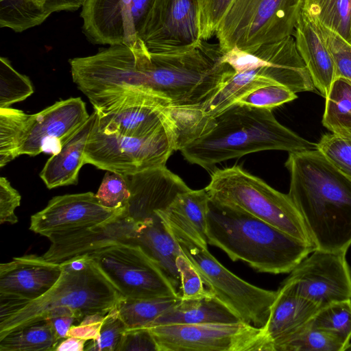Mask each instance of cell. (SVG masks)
<instances>
[{"label": "cell", "instance_id": "obj_1", "mask_svg": "<svg viewBox=\"0 0 351 351\" xmlns=\"http://www.w3.org/2000/svg\"><path fill=\"white\" fill-rule=\"evenodd\" d=\"M288 195L316 249L346 252L351 245V178L317 149L289 152Z\"/></svg>", "mask_w": 351, "mask_h": 351}, {"label": "cell", "instance_id": "obj_2", "mask_svg": "<svg viewBox=\"0 0 351 351\" xmlns=\"http://www.w3.org/2000/svg\"><path fill=\"white\" fill-rule=\"evenodd\" d=\"M208 131L181 150L184 159L207 170L225 160L266 150L316 149L280 123L271 110L234 104L212 117Z\"/></svg>", "mask_w": 351, "mask_h": 351}, {"label": "cell", "instance_id": "obj_3", "mask_svg": "<svg viewBox=\"0 0 351 351\" xmlns=\"http://www.w3.org/2000/svg\"><path fill=\"white\" fill-rule=\"evenodd\" d=\"M208 244L222 250L259 272L290 273L315 250L263 220L240 209L209 199Z\"/></svg>", "mask_w": 351, "mask_h": 351}, {"label": "cell", "instance_id": "obj_4", "mask_svg": "<svg viewBox=\"0 0 351 351\" xmlns=\"http://www.w3.org/2000/svg\"><path fill=\"white\" fill-rule=\"evenodd\" d=\"M237 64L239 72L234 71L210 99L197 105L205 116L214 117L246 93L267 85L280 84L295 93L315 90L292 36L242 51Z\"/></svg>", "mask_w": 351, "mask_h": 351}, {"label": "cell", "instance_id": "obj_5", "mask_svg": "<svg viewBox=\"0 0 351 351\" xmlns=\"http://www.w3.org/2000/svg\"><path fill=\"white\" fill-rule=\"evenodd\" d=\"M84 269L73 270L64 264L56 285L40 298L24 302H0V338L10 332L45 319L56 308H68L82 315L107 313L121 295L99 269L93 260Z\"/></svg>", "mask_w": 351, "mask_h": 351}, {"label": "cell", "instance_id": "obj_6", "mask_svg": "<svg viewBox=\"0 0 351 351\" xmlns=\"http://www.w3.org/2000/svg\"><path fill=\"white\" fill-rule=\"evenodd\" d=\"M205 190L210 200L245 211L314 246L289 195L274 189L241 166L215 169Z\"/></svg>", "mask_w": 351, "mask_h": 351}, {"label": "cell", "instance_id": "obj_7", "mask_svg": "<svg viewBox=\"0 0 351 351\" xmlns=\"http://www.w3.org/2000/svg\"><path fill=\"white\" fill-rule=\"evenodd\" d=\"M302 0H232L216 32L222 53L253 52L293 35Z\"/></svg>", "mask_w": 351, "mask_h": 351}, {"label": "cell", "instance_id": "obj_8", "mask_svg": "<svg viewBox=\"0 0 351 351\" xmlns=\"http://www.w3.org/2000/svg\"><path fill=\"white\" fill-rule=\"evenodd\" d=\"M169 229L182 253L193 263L213 295L232 309L243 322L263 328L278 291L266 290L245 282L222 265L207 247L176 230Z\"/></svg>", "mask_w": 351, "mask_h": 351}, {"label": "cell", "instance_id": "obj_9", "mask_svg": "<svg viewBox=\"0 0 351 351\" xmlns=\"http://www.w3.org/2000/svg\"><path fill=\"white\" fill-rule=\"evenodd\" d=\"M176 151L173 128L143 137L118 136L91 131L84 151V164L132 175L160 166Z\"/></svg>", "mask_w": 351, "mask_h": 351}, {"label": "cell", "instance_id": "obj_10", "mask_svg": "<svg viewBox=\"0 0 351 351\" xmlns=\"http://www.w3.org/2000/svg\"><path fill=\"white\" fill-rule=\"evenodd\" d=\"M88 255L122 298L178 296L158 267L138 245L114 243Z\"/></svg>", "mask_w": 351, "mask_h": 351}, {"label": "cell", "instance_id": "obj_11", "mask_svg": "<svg viewBox=\"0 0 351 351\" xmlns=\"http://www.w3.org/2000/svg\"><path fill=\"white\" fill-rule=\"evenodd\" d=\"M148 328L158 351H272L263 328L244 322L165 324Z\"/></svg>", "mask_w": 351, "mask_h": 351}, {"label": "cell", "instance_id": "obj_12", "mask_svg": "<svg viewBox=\"0 0 351 351\" xmlns=\"http://www.w3.org/2000/svg\"><path fill=\"white\" fill-rule=\"evenodd\" d=\"M346 254L315 250L295 266L280 287L322 307L351 299V272Z\"/></svg>", "mask_w": 351, "mask_h": 351}, {"label": "cell", "instance_id": "obj_13", "mask_svg": "<svg viewBox=\"0 0 351 351\" xmlns=\"http://www.w3.org/2000/svg\"><path fill=\"white\" fill-rule=\"evenodd\" d=\"M198 0H152L138 32L152 53L190 49L199 41Z\"/></svg>", "mask_w": 351, "mask_h": 351}, {"label": "cell", "instance_id": "obj_14", "mask_svg": "<svg viewBox=\"0 0 351 351\" xmlns=\"http://www.w3.org/2000/svg\"><path fill=\"white\" fill-rule=\"evenodd\" d=\"M89 117L80 97L60 100L39 112L29 114L19 156H36L42 152L57 154Z\"/></svg>", "mask_w": 351, "mask_h": 351}, {"label": "cell", "instance_id": "obj_15", "mask_svg": "<svg viewBox=\"0 0 351 351\" xmlns=\"http://www.w3.org/2000/svg\"><path fill=\"white\" fill-rule=\"evenodd\" d=\"M124 213L104 206L92 192L58 195L32 215L29 230L49 238L108 223Z\"/></svg>", "mask_w": 351, "mask_h": 351}, {"label": "cell", "instance_id": "obj_16", "mask_svg": "<svg viewBox=\"0 0 351 351\" xmlns=\"http://www.w3.org/2000/svg\"><path fill=\"white\" fill-rule=\"evenodd\" d=\"M125 176L130 195L124 214L134 221L157 215L158 211L169 207L180 193L190 189L166 166Z\"/></svg>", "mask_w": 351, "mask_h": 351}, {"label": "cell", "instance_id": "obj_17", "mask_svg": "<svg viewBox=\"0 0 351 351\" xmlns=\"http://www.w3.org/2000/svg\"><path fill=\"white\" fill-rule=\"evenodd\" d=\"M62 273L61 264L43 256L27 254L0 265V295L24 302L36 300L49 291Z\"/></svg>", "mask_w": 351, "mask_h": 351}, {"label": "cell", "instance_id": "obj_18", "mask_svg": "<svg viewBox=\"0 0 351 351\" xmlns=\"http://www.w3.org/2000/svg\"><path fill=\"white\" fill-rule=\"evenodd\" d=\"M132 3V0H85L80 14L85 35L95 44H134L139 38Z\"/></svg>", "mask_w": 351, "mask_h": 351}, {"label": "cell", "instance_id": "obj_19", "mask_svg": "<svg viewBox=\"0 0 351 351\" xmlns=\"http://www.w3.org/2000/svg\"><path fill=\"white\" fill-rule=\"evenodd\" d=\"M134 222L123 213L106 223L51 236L48 238L51 245L43 257L60 264L114 243H128Z\"/></svg>", "mask_w": 351, "mask_h": 351}, {"label": "cell", "instance_id": "obj_20", "mask_svg": "<svg viewBox=\"0 0 351 351\" xmlns=\"http://www.w3.org/2000/svg\"><path fill=\"white\" fill-rule=\"evenodd\" d=\"M128 243L141 247L158 267L176 293L181 297L177 260L183 253L163 220L157 215L144 220L135 221Z\"/></svg>", "mask_w": 351, "mask_h": 351}, {"label": "cell", "instance_id": "obj_21", "mask_svg": "<svg viewBox=\"0 0 351 351\" xmlns=\"http://www.w3.org/2000/svg\"><path fill=\"white\" fill-rule=\"evenodd\" d=\"M293 36L315 88L326 97L337 77L335 64L315 22L301 8Z\"/></svg>", "mask_w": 351, "mask_h": 351}, {"label": "cell", "instance_id": "obj_22", "mask_svg": "<svg viewBox=\"0 0 351 351\" xmlns=\"http://www.w3.org/2000/svg\"><path fill=\"white\" fill-rule=\"evenodd\" d=\"M322 306L280 287L263 328L272 346L300 330L314 317Z\"/></svg>", "mask_w": 351, "mask_h": 351}, {"label": "cell", "instance_id": "obj_23", "mask_svg": "<svg viewBox=\"0 0 351 351\" xmlns=\"http://www.w3.org/2000/svg\"><path fill=\"white\" fill-rule=\"evenodd\" d=\"M96 117V111L64 144L57 154L52 155L40 173V178L49 189L77 184L81 167L84 165L86 145Z\"/></svg>", "mask_w": 351, "mask_h": 351}, {"label": "cell", "instance_id": "obj_24", "mask_svg": "<svg viewBox=\"0 0 351 351\" xmlns=\"http://www.w3.org/2000/svg\"><path fill=\"white\" fill-rule=\"evenodd\" d=\"M209 197L205 189H189L180 193L173 202L156 214L167 226L207 247L206 216Z\"/></svg>", "mask_w": 351, "mask_h": 351}, {"label": "cell", "instance_id": "obj_25", "mask_svg": "<svg viewBox=\"0 0 351 351\" xmlns=\"http://www.w3.org/2000/svg\"><path fill=\"white\" fill-rule=\"evenodd\" d=\"M240 317L214 295L182 299L148 327L165 324H233ZM147 327V328H148Z\"/></svg>", "mask_w": 351, "mask_h": 351}, {"label": "cell", "instance_id": "obj_26", "mask_svg": "<svg viewBox=\"0 0 351 351\" xmlns=\"http://www.w3.org/2000/svg\"><path fill=\"white\" fill-rule=\"evenodd\" d=\"M325 98L323 125L332 134L351 138V83L336 77Z\"/></svg>", "mask_w": 351, "mask_h": 351}, {"label": "cell", "instance_id": "obj_27", "mask_svg": "<svg viewBox=\"0 0 351 351\" xmlns=\"http://www.w3.org/2000/svg\"><path fill=\"white\" fill-rule=\"evenodd\" d=\"M51 324L42 319L0 338V351H51L58 344Z\"/></svg>", "mask_w": 351, "mask_h": 351}, {"label": "cell", "instance_id": "obj_28", "mask_svg": "<svg viewBox=\"0 0 351 351\" xmlns=\"http://www.w3.org/2000/svg\"><path fill=\"white\" fill-rule=\"evenodd\" d=\"M179 296L133 299L121 298L116 304L127 328L149 326L160 315L175 306Z\"/></svg>", "mask_w": 351, "mask_h": 351}, {"label": "cell", "instance_id": "obj_29", "mask_svg": "<svg viewBox=\"0 0 351 351\" xmlns=\"http://www.w3.org/2000/svg\"><path fill=\"white\" fill-rule=\"evenodd\" d=\"M301 9L351 43V0H302Z\"/></svg>", "mask_w": 351, "mask_h": 351}, {"label": "cell", "instance_id": "obj_30", "mask_svg": "<svg viewBox=\"0 0 351 351\" xmlns=\"http://www.w3.org/2000/svg\"><path fill=\"white\" fill-rule=\"evenodd\" d=\"M337 335L310 324L273 345V351H346Z\"/></svg>", "mask_w": 351, "mask_h": 351}, {"label": "cell", "instance_id": "obj_31", "mask_svg": "<svg viewBox=\"0 0 351 351\" xmlns=\"http://www.w3.org/2000/svg\"><path fill=\"white\" fill-rule=\"evenodd\" d=\"M51 14L34 0H0V27L15 32L39 25Z\"/></svg>", "mask_w": 351, "mask_h": 351}, {"label": "cell", "instance_id": "obj_32", "mask_svg": "<svg viewBox=\"0 0 351 351\" xmlns=\"http://www.w3.org/2000/svg\"><path fill=\"white\" fill-rule=\"evenodd\" d=\"M27 114L18 109L0 108V167L19 156Z\"/></svg>", "mask_w": 351, "mask_h": 351}, {"label": "cell", "instance_id": "obj_33", "mask_svg": "<svg viewBox=\"0 0 351 351\" xmlns=\"http://www.w3.org/2000/svg\"><path fill=\"white\" fill-rule=\"evenodd\" d=\"M310 324L337 335L348 347L351 339V299L322 306Z\"/></svg>", "mask_w": 351, "mask_h": 351}, {"label": "cell", "instance_id": "obj_34", "mask_svg": "<svg viewBox=\"0 0 351 351\" xmlns=\"http://www.w3.org/2000/svg\"><path fill=\"white\" fill-rule=\"evenodd\" d=\"M34 93L29 78L19 73L9 60L0 58V108H9L22 101Z\"/></svg>", "mask_w": 351, "mask_h": 351}, {"label": "cell", "instance_id": "obj_35", "mask_svg": "<svg viewBox=\"0 0 351 351\" xmlns=\"http://www.w3.org/2000/svg\"><path fill=\"white\" fill-rule=\"evenodd\" d=\"M127 327L116 307L106 315L99 336L86 343L84 350L117 351Z\"/></svg>", "mask_w": 351, "mask_h": 351}, {"label": "cell", "instance_id": "obj_36", "mask_svg": "<svg viewBox=\"0 0 351 351\" xmlns=\"http://www.w3.org/2000/svg\"><path fill=\"white\" fill-rule=\"evenodd\" d=\"M316 149L335 167L351 178V138L326 134L316 143Z\"/></svg>", "mask_w": 351, "mask_h": 351}, {"label": "cell", "instance_id": "obj_37", "mask_svg": "<svg viewBox=\"0 0 351 351\" xmlns=\"http://www.w3.org/2000/svg\"><path fill=\"white\" fill-rule=\"evenodd\" d=\"M95 195L104 206L125 210L130 195L125 176L107 171Z\"/></svg>", "mask_w": 351, "mask_h": 351}, {"label": "cell", "instance_id": "obj_38", "mask_svg": "<svg viewBox=\"0 0 351 351\" xmlns=\"http://www.w3.org/2000/svg\"><path fill=\"white\" fill-rule=\"evenodd\" d=\"M296 98V93L287 87L280 84H271L246 93L234 104L272 110Z\"/></svg>", "mask_w": 351, "mask_h": 351}, {"label": "cell", "instance_id": "obj_39", "mask_svg": "<svg viewBox=\"0 0 351 351\" xmlns=\"http://www.w3.org/2000/svg\"><path fill=\"white\" fill-rule=\"evenodd\" d=\"M314 21L332 57L336 67L337 77L345 78L351 83V43L334 31Z\"/></svg>", "mask_w": 351, "mask_h": 351}, {"label": "cell", "instance_id": "obj_40", "mask_svg": "<svg viewBox=\"0 0 351 351\" xmlns=\"http://www.w3.org/2000/svg\"><path fill=\"white\" fill-rule=\"evenodd\" d=\"M177 267L180 276L182 299L213 295L193 263L184 254L178 258Z\"/></svg>", "mask_w": 351, "mask_h": 351}, {"label": "cell", "instance_id": "obj_41", "mask_svg": "<svg viewBox=\"0 0 351 351\" xmlns=\"http://www.w3.org/2000/svg\"><path fill=\"white\" fill-rule=\"evenodd\" d=\"M232 0H205L199 10V39L208 40L217 27Z\"/></svg>", "mask_w": 351, "mask_h": 351}, {"label": "cell", "instance_id": "obj_42", "mask_svg": "<svg viewBox=\"0 0 351 351\" xmlns=\"http://www.w3.org/2000/svg\"><path fill=\"white\" fill-rule=\"evenodd\" d=\"M158 351L157 343L147 327L127 328L117 351Z\"/></svg>", "mask_w": 351, "mask_h": 351}, {"label": "cell", "instance_id": "obj_43", "mask_svg": "<svg viewBox=\"0 0 351 351\" xmlns=\"http://www.w3.org/2000/svg\"><path fill=\"white\" fill-rule=\"evenodd\" d=\"M21 195L6 178H0V223L14 224L18 222L15 209L21 203Z\"/></svg>", "mask_w": 351, "mask_h": 351}, {"label": "cell", "instance_id": "obj_44", "mask_svg": "<svg viewBox=\"0 0 351 351\" xmlns=\"http://www.w3.org/2000/svg\"><path fill=\"white\" fill-rule=\"evenodd\" d=\"M83 317L72 309L60 308L51 311L46 319L51 324L55 336L60 342L68 337V332L71 327L75 323H78Z\"/></svg>", "mask_w": 351, "mask_h": 351}, {"label": "cell", "instance_id": "obj_45", "mask_svg": "<svg viewBox=\"0 0 351 351\" xmlns=\"http://www.w3.org/2000/svg\"><path fill=\"white\" fill-rule=\"evenodd\" d=\"M107 313H95L85 315L77 324L71 327L68 337H75L87 341L97 339Z\"/></svg>", "mask_w": 351, "mask_h": 351}, {"label": "cell", "instance_id": "obj_46", "mask_svg": "<svg viewBox=\"0 0 351 351\" xmlns=\"http://www.w3.org/2000/svg\"><path fill=\"white\" fill-rule=\"evenodd\" d=\"M152 0H132V14L138 34L148 12Z\"/></svg>", "mask_w": 351, "mask_h": 351}, {"label": "cell", "instance_id": "obj_47", "mask_svg": "<svg viewBox=\"0 0 351 351\" xmlns=\"http://www.w3.org/2000/svg\"><path fill=\"white\" fill-rule=\"evenodd\" d=\"M84 0H48L44 8L49 12L74 11L82 6Z\"/></svg>", "mask_w": 351, "mask_h": 351}, {"label": "cell", "instance_id": "obj_48", "mask_svg": "<svg viewBox=\"0 0 351 351\" xmlns=\"http://www.w3.org/2000/svg\"><path fill=\"white\" fill-rule=\"evenodd\" d=\"M87 341L75 337H67L59 342L55 351H83Z\"/></svg>", "mask_w": 351, "mask_h": 351}, {"label": "cell", "instance_id": "obj_49", "mask_svg": "<svg viewBox=\"0 0 351 351\" xmlns=\"http://www.w3.org/2000/svg\"><path fill=\"white\" fill-rule=\"evenodd\" d=\"M38 5L44 8L48 0H34Z\"/></svg>", "mask_w": 351, "mask_h": 351}, {"label": "cell", "instance_id": "obj_50", "mask_svg": "<svg viewBox=\"0 0 351 351\" xmlns=\"http://www.w3.org/2000/svg\"><path fill=\"white\" fill-rule=\"evenodd\" d=\"M204 1H205V0H198V3H199V8H201V6L202 5V4H203V3H204Z\"/></svg>", "mask_w": 351, "mask_h": 351}, {"label": "cell", "instance_id": "obj_51", "mask_svg": "<svg viewBox=\"0 0 351 351\" xmlns=\"http://www.w3.org/2000/svg\"><path fill=\"white\" fill-rule=\"evenodd\" d=\"M346 350H351V341L350 342L348 347L346 348Z\"/></svg>", "mask_w": 351, "mask_h": 351}, {"label": "cell", "instance_id": "obj_52", "mask_svg": "<svg viewBox=\"0 0 351 351\" xmlns=\"http://www.w3.org/2000/svg\"><path fill=\"white\" fill-rule=\"evenodd\" d=\"M84 1H85V0H84Z\"/></svg>", "mask_w": 351, "mask_h": 351}]
</instances>
